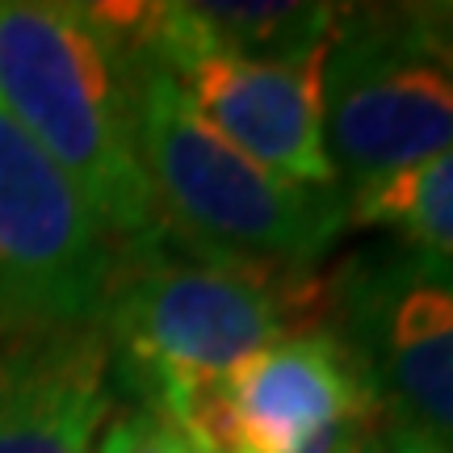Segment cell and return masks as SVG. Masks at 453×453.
I'll list each match as a JSON object with an SVG mask.
<instances>
[{
    "mask_svg": "<svg viewBox=\"0 0 453 453\" xmlns=\"http://www.w3.org/2000/svg\"><path fill=\"white\" fill-rule=\"evenodd\" d=\"M324 147L344 194L453 151V4L336 9Z\"/></svg>",
    "mask_w": 453,
    "mask_h": 453,
    "instance_id": "277c9868",
    "label": "cell"
},
{
    "mask_svg": "<svg viewBox=\"0 0 453 453\" xmlns=\"http://www.w3.org/2000/svg\"><path fill=\"white\" fill-rule=\"evenodd\" d=\"M101 453H197V449L164 416L147 411V407H130L127 416H118L105 428Z\"/></svg>",
    "mask_w": 453,
    "mask_h": 453,
    "instance_id": "7c38bea8",
    "label": "cell"
},
{
    "mask_svg": "<svg viewBox=\"0 0 453 453\" xmlns=\"http://www.w3.org/2000/svg\"><path fill=\"white\" fill-rule=\"evenodd\" d=\"M361 453H449L441 449L433 437H424L416 428H403V424L395 420H382L373 428V437L361 445Z\"/></svg>",
    "mask_w": 453,
    "mask_h": 453,
    "instance_id": "4fadbf2b",
    "label": "cell"
},
{
    "mask_svg": "<svg viewBox=\"0 0 453 453\" xmlns=\"http://www.w3.org/2000/svg\"><path fill=\"white\" fill-rule=\"evenodd\" d=\"M387 420L327 327L269 344L226 390V453H361Z\"/></svg>",
    "mask_w": 453,
    "mask_h": 453,
    "instance_id": "ba28073f",
    "label": "cell"
},
{
    "mask_svg": "<svg viewBox=\"0 0 453 453\" xmlns=\"http://www.w3.org/2000/svg\"><path fill=\"white\" fill-rule=\"evenodd\" d=\"M113 252L81 189L0 105V336L93 327Z\"/></svg>",
    "mask_w": 453,
    "mask_h": 453,
    "instance_id": "8992f818",
    "label": "cell"
},
{
    "mask_svg": "<svg viewBox=\"0 0 453 453\" xmlns=\"http://www.w3.org/2000/svg\"><path fill=\"white\" fill-rule=\"evenodd\" d=\"M324 327L387 420L453 453V260L411 243L361 248L324 277Z\"/></svg>",
    "mask_w": 453,
    "mask_h": 453,
    "instance_id": "5b68a950",
    "label": "cell"
},
{
    "mask_svg": "<svg viewBox=\"0 0 453 453\" xmlns=\"http://www.w3.org/2000/svg\"><path fill=\"white\" fill-rule=\"evenodd\" d=\"M164 21L197 47L257 59V64H303L327 50L336 4L294 0H243V4H160Z\"/></svg>",
    "mask_w": 453,
    "mask_h": 453,
    "instance_id": "30bf717a",
    "label": "cell"
},
{
    "mask_svg": "<svg viewBox=\"0 0 453 453\" xmlns=\"http://www.w3.org/2000/svg\"><path fill=\"white\" fill-rule=\"evenodd\" d=\"M113 411L101 327L0 336V453H93Z\"/></svg>",
    "mask_w": 453,
    "mask_h": 453,
    "instance_id": "9c48e42d",
    "label": "cell"
},
{
    "mask_svg": "<svg viewBox=\"0 0 453 453\" xmlns=\"http://www.w3.org/2000/svg\"><path fill=\"white\" fill-rule=\"evenodd\" d=\"M127 42L180 84L197 118L265 173L332 189L340 185L324 147V55L303 64H257L180 38L160 4H101Z\"/></svg>",
    "mask_w": 453,
    "mask_h": 453,
    "instance_id": "52a82bcc",
    "label": "cell"
},
{
    "mask_svg": "<svg viewBox=\"0 0 453 453\" xmlns=\"http://www.w3.org/2000/svg\"><path fill=\"white\" fill-rule=\"evenodd\" d=\"M0 105L64 168L113 243L160 223L134 147L127 50L97 4L0 0Z\"/></svg>",
    "mask_w": 453,
    "mask_h": 453,
    "instance_id": "7a4b0ae2",
    "label": "cell"
},
{
    "mask_svg": "<svg viewBox=\"0 0 453 453\" xmlns=\"http://www.w3.org/2000/svg\"><path fill=\"white\" fill-rule=\"evenodd\" d=\"M387 226L399 243L453 260V151L349 194V226Z\"/></svg>",
    "mask_w": 453,
    "mask_h": 453,
    "instance_id": "8fae6325",
    "label": "cell"
},
{
    "mask_svg": "<svg viewBox=\"0 0 453 453\" xmlns=\"http://www.w3.org/2000/svg\"><path fill=\"white\" fill-rule=\"evenodd\" d=\"M118 42L130 67L134 147L160 226L219 257L315 269L349 226V194L340 185L311 189L265 173L197 118L151 55L122 34Z\"/></svg>",
    "mask_w": 453,
    "mask_h": 453,
    "instance_id": "3957f363",
    "label": "cell"
},
{
    "mask_svg": "<svg viewBox=\"0 0 453 453\" xmlns=\"http://www.w3.org/2000/svg\"><path fill=\"white\" fill-rule=\"evenodd\" d=\"M97 327L113 387L197 453H226L235 373L277 340L324 327V277L219 257L156 223L118 243Z\"/></svg>",
    "mask_w": 453,
    "mask_h": 453,
    "instance_id": "6da1fadb",
    "label": "cell"
}]
</instances>
